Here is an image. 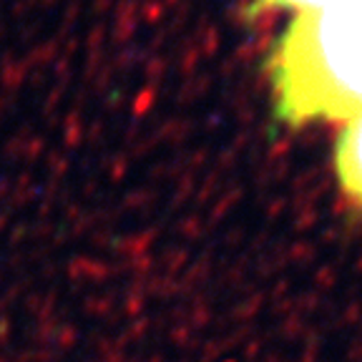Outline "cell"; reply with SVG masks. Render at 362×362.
I'll list each match as a JSON object with an SVG mask.
<instances>
[{"instance_id":"cell-1","label":"cell","mask_w":362,"mask_h":362,"mask_svg":"<svg viewBox=\"0 0 362 362\" xmlns=\"http://www.w3.org/2000/svg\"><path fill=\"white\" fill-rule=\"evenodd\" d=\"M274 113L289 126L362 113V0L297 11L267 63Z\"/></svg>"},{"instance_id":"cell-2","label":"cell","mask_w":362,"mask_h":362,"mask_svg":"<svg viewBox=\"0 0 362 362\" xmlns=\"http://www.w3.org/2000/svg\"><path fill=\"white\" fill-rule=\"evenodd\" d=\"M334 169L339 187L362 206V113L350 119L334 146Z\"/></svg>"},{"instance_id":"cell-3","label":"cell","mask_w":362,"mask_h":362,"mask_svg":"<svg viewBox=\"0 0 362 362\" xmlns=\"http://www.w3.org/2000/svg\"><path fill=\"white\" fill-rule=\"evenodd\" d=\"M325 0H257L255 11H269V8H292V11H305V8L322 6Z\"/></svg>"}]
</instances>
